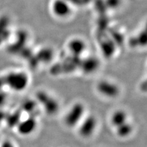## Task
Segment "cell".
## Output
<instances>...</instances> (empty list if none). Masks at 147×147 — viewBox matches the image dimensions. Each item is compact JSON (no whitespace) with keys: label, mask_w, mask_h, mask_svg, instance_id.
<instances>
[{"label":"cell","mask_w":147,"mask_h":147,"mask_svg":"<svg viewBox=\"0 0 147 147\" xmlns=\"http://www.w3.org/2000/svg\"><path fill=\"white\" fill-rule=\"evenodd\" d=\"M86 107L84 103L76 102L72 104L64 115L63 123L68 128L77 127L86 115Z\"/></svg>","instance_id":"1"},{"label":"cell","mask_w":147,"mask_h":147,"mask_svg":"<svg viewBox=\"0 0 147 147\" xmlns=\"http://www.w3.org/2000/svg\"><path fill=\"white\" fill-rule=\"evenodd\" d=\"M70 4H74L76 6H84L88 3L90 0H66Z\"/></svg>","instance_id":"15"},{"label":"cell","mask_w":147,"mask_h":147,"mask_svg":"<svg viewBox=\"0 0 147 147\" xmlns=\"http://www.w3.org/2000/svg\"><path fill=\"white\" fill-rule=\"evenodd\" d=\"M87 47L85 41L81 38H74L68 42L67 50L74 57H79L86 51Z\"/></svg>","instance_id":"8"},{"label":"cell","mask_w":147,"mask_h":147,"mask_svg":"<svg viewBox=\"0 0 147 147\" xmlns=\"http://www.w3.org/2000/svg\"><path fill=\"white\" fill-rule=\"evenodd\" d=\"M98 127V120L93 115H85L77 127L79 136L84 139L93 136Z\"/></svg>","instance_id":"5"},{"label":"cell","mask_w":147,"mask_h":147,"mask_svg":"<svg viewBox=\"0 0 147 147\" xmlns=\"http://www.w3.org/2000/svg\"><path fill=\"white\" fill-rule=\"evenodd\" d=\"M0 147H16L15 144L10 140H5L0 144Z\"/></svg>","instance_id":"16"},{"label":"cell","mask_w":147,"mask_h":147,"mask_svg":"<svg viewBox=\"0 0 147 147\" xmlns=\"http://www.w3.org/2000/svg\"><path fill=\"white\" fill-rule=\"evenodd\" d=\"M100 63L98 58L89 57L85 59L80 64L81 70L86 74H92L97 71L99 67Z\"/></svg>","instance_id":"10"},{"label":"cell","mask_w":147,"mask_h":147,"mask_svg":"<svg viewBox=\"0 0 147 147\" xmlns=\"http://www.w3.org/2000/svg\"><path fill=\"white\" fill-rule=\"evenodd\" d=\"M36 100L39 105L42 107L44 112L50 116L56 115L60 109L58 100L45 91L40 90L37 92Z\"/></svg>","instance_id":"3"},{"label":"cell","mask_w":147,"mask_h":147,"mask_svg":"<svg viewBox=\"0 0 147 147\" xmlns=\"http://www.w3.org/2000/svg\"><path fill=\"white\" fill-rule=\"evenodd\" d=\"M38 105V102H36V100H26L24 104H23L22 109H24L25 112H30L31 113V112H33L34 110L37 109V106Z\"/></svg>","instance_id":"13"},{"label":"cell","mask_w":147,"mask_h":147,"mask_svg":"<svg viewBox=\"0 0 147 147\" xmlns=\"http://www.w3.org/2000/svg\"><path fill=\"white\" fill-rule=\"evenodd\" d=\"M98 93L107 99H115L121 94V88L116 82L107 79L99 81L96 86Z\"/></svg>","instance_id":"4"},{"label":"cell","mask_w":147,"mask_h":147,"mask_svg":"<svg viewBox=\"0 0 147 147\" xmlns=\"http://www.w3.org/2000/svg\"><path fill=\"white\" fill-rule=\"evenodd\" d=\"M121 4V0H105V4L107 7L111 9L117 8Z\"/></svg>","instance_id":"14"},{"label":"cell","mask_w":147,"mask_h":147,"mask_svg":"<svg viewBox=\"0 0 147 147\" xmlns=\"http://www.w3.org/2000/svg\"><path fill=\"white\" fill-rule=\"evenodd\" d=\"M38 123L34 116H30L21 119L16 127L18 134L22 136L27 137L33 134L38 127Z\"/></svg>","instance_id":"6"},{"label":"cell","mask_w":147,"mask_h":147,"mask_svg":"<svg viewBox=\"0 0 147 147\" xmlns=\"http://www.w3.org/2000/svg\"><path fill=\"white\" fill-rule=\"evenodd\" d=\"M6 119L8 126L11 127H13L14 126L17 127L18 124L19 123V122L21 120L19 113H15L13 114H12L10 116L7 117Z\"/></svg>","instance_id":"12"},{"label":"cell","mask_w":147,"mask_h":147,"mask_svg":"<svg viewBox=\"0 0 147 147\" xmlns=\"http://www.w3.org/2000/svg\"><path fill=\"white\" fill-rule=\"evenodd\" d=\"M51 9L53 14L61 19L69 17L72 13L71 4L66 0H53Z\"/></svg>","instance_id":"7"},{"label":"cell","mask_w":147,"mask_h":147,"mask_svg":"<svg viewBox=\"0 0 147 147\" xmlns=\"http://www.w3.org/2000/svg\"><path fill=\"white\" fill-rule=\"evenodd\" d=\"M129 121L128 113L123 109H117L111 114L110 123L112 127L115 129Z\"/></svg>","instance_id":"9"},{"label":"cell","mask_w":147,"mask_h":147,"mask_svg":"<svg viewBox=\"0 0 147 147\" xmlns=\"http://www.w3.org/2000/svg\"><path fill=\"white\" fill-rule=\"evenodd\" d=\"M115 130L118 137L121 139H126L132 134L134 131V126L129 121H128L115 129Z\"/></svg>","instance_id":"11"},{"label":"cell","mask_w":147,"mask_h":147,"mask_svg":"<svg viewBox=\"0 0 147 147\" xmlns=\"http://www.w3.org/2000/svg\"><path fill=\"white\" fill-rule=\"evenodd\" d=\"M5 85L14 91L25 90L30 83L28 75L23 71H13L9 72L4 77Z\"/></svg>","instance_id":"2"}]
</instances>
